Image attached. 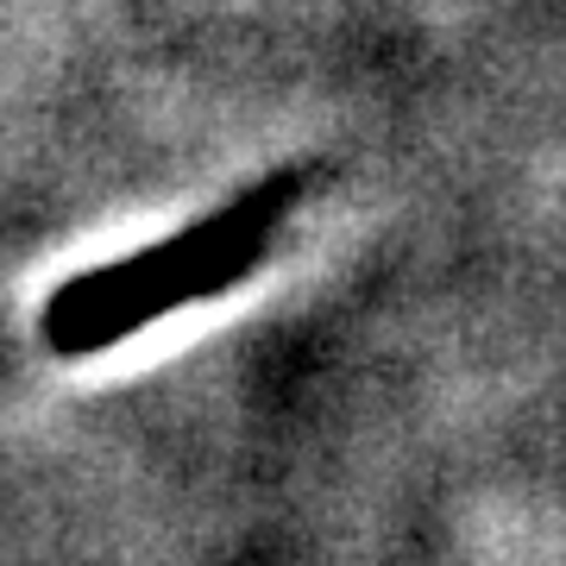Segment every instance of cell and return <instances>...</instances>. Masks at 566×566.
Here are the masks:
<instances>
[{
  "mask_svg": "<svg viewBox=\"0 0 566 566\" xmlns=\"http://www.w3.org/2000/svg\"><path fill=\"white\" fill-rule=\"evenodd\" d=\"M303 196L308 164H277L259 182H245L214 208L189 214L177 233H164L139 252H120L107 264H88V271H70L39 308V340L57 359H95V353L126 346L164 315H177V308L240 290L259 271L264 252L277 245L290 208Z\"/></svg>",
  "mask_w": 566,
  "mask_h": 566,
  "instance_id": "1",
  "label": "cell"
}]
</instances>
